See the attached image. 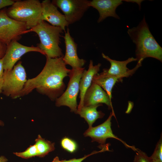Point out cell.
Returning <instances> with one entry per match:
<instances>
[{"label":"cell","mask_w":162,"mask_h":162,"mask_svg":"<svg viewBox=\"0 0 162 162\" xmlns=\"http://www.w3.org/2000/svg\"><path fill=\"white\" fill-rule=\"evenodd\" d=\"M152 160L158 162H162V136L157 143L153 153L150 157Z\"/></svg>","instance_id":"obj_21"},{"label":"cell","mask_w":162,"mask_h":162,"mask_svg":"<svg viewBox=\"0 0 162 162\" xmlns=\"http://www.w3.org/2000/svg\"><path fill=\"white\" fill-rule=\"evenodd\" d=\"M42 9L41 3L38 0L17 1L8 9L6 14L12 19L25 24L28 29L42 21Z\"/></svg>","instance_id":"obj_4"},{"label":"cell","mask_w":162,"mask_h":162,"mask_svg":"<svg viewBox=\"0 0 162 162\" xmlns=\"http://www.w3.org/2000/svg\"><path fill=\"white\" fill-rule=\"evenodd\" d=\"M123 77L121 76H114L106 74L103 72L94 75L92 82L97 84L103 88L111 101L112 90L114 85Z\"/></svg>","instance_id":"obj_17"},{"label":"cell","mask_w":162,"mask_h":162,"mask_svg":"<svg viewBox=\"0 0 162 162\" xmlns=\"http://www.w3.org/2000/svg\"><path fill=\"white\" fill-rule=\"evenodd\" d=\"M4 69L3 64V59H0V93H2L3 82Z\"/></svg>","instance_id":"obj_24"},{"label":"cell","mask_w":162,"mask_h":162,"mask_svg":"<svg viewBox=\"0 0 162 162\" xmlns=\"http://www.w3.org/2000/svg\"><path fill=\"white\" fill-rule=\"evenodd\" d=\"M61 144L62 147L64 149L71 153L74 152L77 148V145L76 142L67 137H64L62 139Z\"/></svg>","instance_id":"obj_22"},{"label":"cell","mask_w":162,"mask_h":162,"mask_svg":"<svg viewBox=\"0 0 162 162\" xmlns=\"http://www.w3.org/2000/svg\"><path fill=\"white\" fill-rule=\"evenodd\" d=\"M100 152H101L100 151L98 152H94L91 153L90 154L85 156L84 157L82 158L78 159L73 158L68 160H64V162H81L82 160H84L85 159H86V158L88 157V156L94 154L96 153H98Z\"/></svg>","instance_id":"obj_26"},{"label":"cell","mask_w":162,"mask_h":162,"mask_svg":"<svg viewBox=\"0 0 162 162\" xmlns=\"http://www.w3.org/2000/svg\"><path fill=\"white\" fill-rule=\"evenodd\" d=\"M7 45L0 41V59L4 56L7 49Z\"/></svg>","instance_id":"obj_27"},{"label":"cell","mask_w":162,"mask_h":162,"mask_svg":"<svg viewBox=\"0 0 162 162\" xmlns=\"http://www.w3.org/2000/svg\"><path fill=\"white\" fill-rule=\"evenodd\" d=\"M31 52H39L45 56L44 52L37 46H26L20 44L16 40L11 41L7 45L5 54L2 58L4 70L12 69L23 55Z\"/></svg>","instance_id":"obj_9"},{"label":"cell","mask_w":162,"mask_h":162,"mask_svg":"<svg viewBox=\"0 0 162 162\" xmlns=\"http://www.w3.org/2000/svg\"><path fill=\"white\" fill-rule=\"evenodd\" d=\"M134 162H152L147 154L142 151L137 150L134 157Z\"/></svg>","instance_id":"obj_23"},{"label":"cell","mask_w":162,"mask_h":162,"mask_svg":"<svg viewBox=\"0 0 162 162\" xmlns=\"http://www.w3.org/2000/svg\"><path fill=\"white\" fill-rule=\"evenodd\" d=\"M52 162H64V160H60L58 157H56L54 158Z\"/></svg>","instance_id":"obj_29"},{"label":"cell","mask_w":162,"mask_h":162,"mask_svg":"<svg viewBox=\"0 0 162 162\" xmlns=\"http://www.w3.org/2000/svg\"><path fill=\"white\" fill-rule=\"evenodd\" d=\"M102 56L104 58L109 61L110 64V68L108 69H103V72L110 75L121 76L123 78L128 77L132 76L142 65V62H138L134 68L130 70L127 67V65L131 62L137 61L136 58L131 57L124 61H118L111 59L103 53H102Z\"/></svg>","instance_id":"obj_12"},{"label":"cell","mask_w":162,"mask_h":162,"mask_svg":"<svg viewBox=\"0 0 162 162\" xmlns=\"http://www.w3.org/2000/svg\"><path fill=\"white\" fill-rule=\"evenodd\" d=\"M28 29L24 23L12 19L3 11L0 12V41L6 45L17 41Z\"/></svg>","instance_id":"obj_7"},{"label":"cell","mask_w":162,"mask_h":162,"mask_svg":"<svg viewBox=\"0 0 162 162\" xmlns=\"http://www.w3.org/2000/svg\"><path fill=\"white\" fill-rule=\"evenodd\" d=\"M64 38L66 48L65 54L63 57L64 62L66 65L70 66L72 68H82L86 61L79 58L77 52V44L70 36L68 28Z\"/></svg>","instance_id":"obj_15"},{"label":"cell","mask_w":162,"mask_h":162,"mask_svg":"<svg viewBox=\"0 0 162 162\" xmlns=\"http://www.w3.org/2000/svg\"><path fill=\"white\" fill-rule=\"evenodd\" d=\"M85 68H72L68 76L70 80L65 91L56 100L58 107L66 106L70 111L76 113L77 110V96L80 91L79 84Z\"/></svg>","instance_id":"obj_6"},{"label":"cell","mask_w":162,"mask_h":162,"mask_svg":"<svg viewBox=\"0 0 162 162\" xmlns=\"http://www.w3.org/2000/svg\"><path fill=\"white\" fill-rule=\"evenodd\" d=\"M4 125V122L1 120H0V126H3Z\"/></svg>","instance_id":"obj_30"},{"label":"cell","mask_w":162,"mask_h":162,"mask_svg":"<svg viewBox=\"0 0 162 162\" xmlns=\"http://www.w3.org/2000/svg\"><path fill=\"white\" fill-rule=\"evenodd\" d=\"M127 33L136 46L135 54L138 62L152 57L162 61V48L151 32L145 16L136 27L129 29Z\"/></svg>","instance_id":"obj_2"},{"label":"cell","mask_w":162,"mask_h":162,"mask_svg":"<svg viewBox=\"0 0 162 162\" xmlns=\"http://www.w3.org/2000/svg\"><path fill=\"white\" fill-rule=\"evenodd\" d=\"M27 80L26 70L19 61L12 69L4 70L2 93L13 99L20 97Z\"/></svg>","instance_id":"obj_5"},{"label":"cell","mask_w":162,"mask_h":162,"mask_svg":"<svg viewBox=\"0 0 162 162\" xmlns=\"http://www.w3.org/2000/svg\"><path fill=\"white\" fill-rule=\"evenodd\" d=\"M102 105V104H100L90 106H83L80 111L77 110L76 114L83 118L88 123L89 128L91 127L97 119L103 118L105 115L102 112L97 110L98 107Z\"/></svg>","instance_id":"obj_18"},{"label":"cell","mask_w":162,"mask_h":162,"mask_svg":"<svg viewBox=\"0 0 162 162\" xmlns=\"http://www.w3.org/2000/svg\"><path fill=\"white\" fill-rule=\"evenodd\" d=\"M16 156L24 159H28L35 156H38V152L35 144L30 146L25 151L22 152H15Z\"/></svg>","instance_id":"obj_20"},{"label":"cell","mask_w":162,"mask_h":162,"mask_svg":"<svg viewBox=\"0 0 162 162\" xmlns=\"http://www.w3.org/2000/svg\"><path fill=\"white\" fill-rule=\"evenodd\" d=\"M41 4L42 20L46 21L52 25L59 27L65 31V27L69 24L64 15L58 10L57 6L49 0H44Z\"/></svg>","instance_id":"obj_11"},{"label":"cell","mask_w":162,"mask_h":162,"mask_svg":"<svg viewBox=\"0 0 162 162\" xmlns=\"http://www.w3.org/2000/svg\"><path fill=\"white\" fill-rule=\"evenodd\" d=\"M87 0H55L52 2L59 8L69 24L79 20L90 7Z\"/></svg>","instance_id":"obj_8"},{"label":"cell","mask_w":162,"mask_h":162,"mask_svg":"<svg viewBox=\"0 0 162 162\" xmlns=\"http://www.w3.org/2000/svg\"><path fill=\"white\" fill-rule=\"evenodd\" d=\"M63 57H46L45 64L41 71L36 77L27 80L20 97L28 94L35 89L52 100L59 97L65 87L63 79L68 76L70 70L66 68Z\"/></svg>","instance_id":"obj_1"},{"label":"cell","mask_w":162,"mask_h":162,"mask_svg":"<svg viewBox=\"0 0 162 162\" xmlns=\"http://www.w3.org/2000/svg\"><path fill=\"white\" fill-rule=\"evenodd\" d=\"M35 145L38 152V156L43 157L55 149V143L43 138L39 135L35 140Z\"/></svg>","instance_id":"obj_19"},{"label":"cell","mask_w":162,"mask_h":162,"mask_svg":"<svg viewBox=\"0 0 162 162\" xmlns=\"http://www.w3.org/2000/svg\"><path fill=\"white\" fill-rule=\"evenodd\" d=\"M34 32L38 35L40 43L38 46L46 57L55 58L63 57L64 55L59 45L61 34L63 32L60 28L49 24L42 20L34 27L28 29L25 33Z\"/></svg>","instance_id":"obj_3"},{"label":"cell","mask_w":162,"mask_h":162,"mask_svg":"<svg viewBox=\"0 0 162 162\" xmlns=\"http://www.w3.org/2000/svg\"><path fill=\"white\" fill-rule=\"evenodd\" d=\"M101 66L100 63L94 65L93 62L90 61L88 68L87 70H84L80 79L79 84L80 101L78 106L77 110L80 111L83 106V100L85 94L92 83L94 76L98 74Z\"/></svg>","instance_id":"obj_16"},{"label":"cell","mask_w":162,"mask_h":162,"mask_svg":"<svg viewBox=\"0 0 162 162\" xmlns=\"http://www.w3.org/2000/svg\"><path fill=\"white\" fill-rule=\"evenodd\" d=\"M8 159L4 156H0V162H7Z\"/></svg>","instance_id":"obj_28"},{"label":"cell","mask_w":162,"mask_h":162,"mask_svg":"<svg viewBox=\"0 0 162 162\" xmlns=\"http://www.w3.org/2000/svg\"><path fill=\"white\" fill-rule=\"evenodd\" d=\"M104 103L112 109V113L115 116L111 101L108 94L98 85L92 83L86 91L84 98L83 106H88Z\"/></svg>","instance_id":"obj_13"},{"label":"cell","mask_w":162,"mask_h":162,"mask_svg":"<svg viewBox=\"0 0 162 162\" xmlns=\"http://www.w3.org/2000/svg\"><path fill=\"white\" fill-rule=\"evenodd\" d=\"M123 1L125 0H93L89 1V6L98 11L99 17L98 22L100 23L110 16L120 19L116 13V10L118 7L122 4Z\"/></svg>","instance_id":"obj_14"},{"label":"cell","mask_w":162,"mask_h":162,"mask_svg":"<svg viewBox=\"0 0 162 162\" xmlns=\"http://www.w3.org/2000/svg\"><path fill=\"white\" fill-rule=\"evenodd\" d=\"M152 162H157L156 161L153 160H152Z\"/></svg>","instance_id":"obj_31"},{"label":"cell","mask_w":162,"mask_h":162,"mask_svg":"<svg viewBox=\"0 0 162 162\" xmlns=\"http://www.w3.org/2000/svg\"><path fill=\"white\" fill-rule=\"evenodd\" d=\"M112 116L111 112L108 118L104 123L96 127L89 128L84 133V136L90 137L92 142H98L100 144V147L105 144L107 138H114L122 142L126 147L130 148L136 151L137 149L129 146L113 134L111 128V120Z\"/></svg>","instance_id":"obj_10"},{"label":"cell","mask_w":162,"mask_h":162,"mask_svg":"<svg viewBox=\"0 0 162 162\" xmlns=\"http://www.w3.org/2000/svg\"><path fill=\"white\" fill-rule=\"evenodd\" d=\"M15 2L12 0H0V9L7 6H11Z\"/></svg>","instance_id":"obj_25"}]
</instances>
